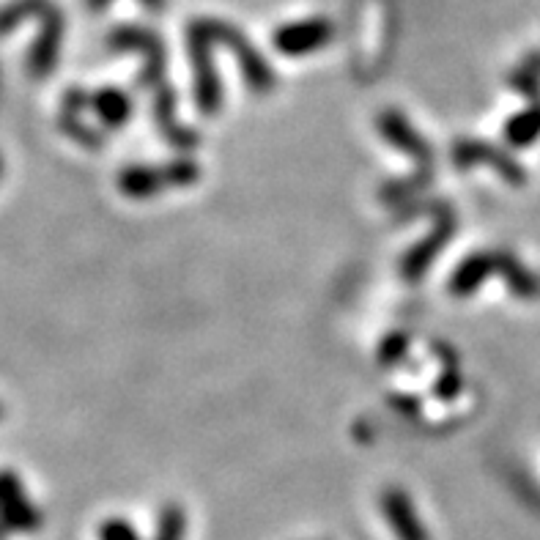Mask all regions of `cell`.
Here are the masks:
<instances>
[{
	"instance_id": "4",
	"label": "cell",
	"mask_w": 540,
	"mask_h": 540,
	"mask_svg": "<svg viewBox=\"0 0 540 540\" xmlns=\"http://www.w3.org/2000/svg\"><path fill=\"white\" fill-rule=\"evenodd\" d=\"M510 83H513V88H516L519 94L532 96V99H535V96H540L538 77L532 75L530 69H521L519 75H513V80H510Z\"/></svg>"
},
{
	"instance_id": "1",
	"label": "cell",
	"mask_w": 540,
	"mask_h": 540,
	"mask_svg": "<svg viewBox=\"0 0 540 540\" xmlns=\"http://www.w3.org/2000/svg\"><path fill=\"white\" fill-rule=\"evenodd\" d=\"M499 272H505V280H508V288L516 294V297L532 299L540 297V277L535 272H530L527 266L519 264L510 253L497 255Z\"/></svg>"
},
{
	"instance_id": "2",
	"label": "cell",
	"mask_w": 540,
	"mask_h": 540,
	"mask_svg": "<svg viewBox=\"0 0 540 540\" xmlns=\"http://www.w3.org/2000/svg\"><path fill=\"white\" fill-rule=\"evenodd\" d=\"M505 135H508L510 146H516V149H524V146L535 143L540 138V102L532 105L530 110L519 113L516 118H510Z\"/></svg>"
},
{
	"instance_id": "3",
	"label": "cell",
	"mask_w": 540,
	"mask_h": 540,
	"mask_svg": "<svg viewBox=\"0 0 540 540\" xmlns=\"http://www.w3.org/2000/svg\"><path fill=\"white\" fill-rule=\"evenodd\" d=\"M497 266V255H475L469 258L461 269H458L456 283H453V291L458 294H469L472 288H477L488 277V272Z\"/></svg>"
}]
</instances>
